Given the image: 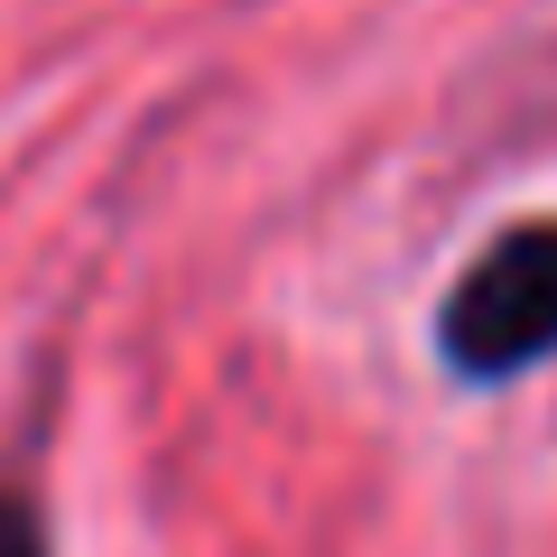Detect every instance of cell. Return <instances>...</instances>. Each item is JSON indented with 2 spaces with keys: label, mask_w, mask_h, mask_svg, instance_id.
<instances>
[{
  "label": "cell",
  "mask_w": 557,
  "mask_h": 557,
  "mask_svg": "<svg viewBox=\"0 0 557 557\" xmlns=\"http://www.w3.org/2000/svg\"><path fill=\"white\" fill-rule=\"evenodd\" d=\"M0 557H47V539H38V511H28L20 493H0Z\"/></svg>",
  "instance_id": "7a4b0ae2"
},
{
  "label": "cell",
  "mask_w": 557,
  "mask_h": 557,
  "mask_svg": "<svg viewBox=\"0 0 557 557\" xmlns=\"http://www.w3.org/2000/svg\"><path fill=\"white\" fill-rule=\"evenodd\" d=\"M437 344L465 381H511L557 354V223L502 233L437 317Z\"/></svg>",
  "instance_id": "6da1fadb"
}]
</instances>
